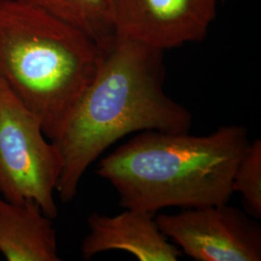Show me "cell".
Listing matches in <instances>:
<instances>
[{
  "instance_id": "obj_1",
  "label": "cell",
  "mask_w": 261,
  "mask_h": 261,
  "mask_svg": "<svg viewBox=\"0 0 261 261\" xmlns=\"http://www.w3.org/2000/svg\"><path fill=\"white\" fill-rule=\"evenodd\" d=\"M163 53L118 36L103 47L96 75L54 141L63 160L56 187L62 202L74 199L87 168L125 136L190 132L191 112L164 91Z\"/></svg>"
},
{
  "instance_id": "obj_2",
  "label": "cell",
  "mask_w": 261,
  "mask_h": 261,
  "mask_svg": "<svg viewBox=\"0 0 261 261\" xmlns=\"http://www.w3.org/2000/svg\"><path fill=\"white\" fill-rule=\"evenodd\" d=\"M248 132L225 125L206 136L143 130L102 159L97 174L119 196V206L156 214L228 203Z\"/></svg>"
},
{
  "instance_id": "obj_3",
  "label": "cell",
  "mask_w": 261,
  "mask_h": 261,
  "mask_svg": "<svg viewBox=\"0 0 261 261\" xmlns=\"http://www.w3.org/2000/svg\"><path fill=\"white\" fill-rule=\"evenodd\" d=\"M103 47L44 11L0 0V79L58 138L100 65Z\"/></svg>"
},
{
  "instance_id": "obj_4",
  "label": "cell",
  "mask_w": 261,
  "mask_h": 261,
  "mask_svg": "<svg viewBox=\"0 0 261 261\" xmlns=\"http://www.w3.org/2000/svg\"><path fill=\"white\" fill-rule=\"evenodd\" d=\"M62 168L57 145L0 79V196L13 202L33 200L55 220V193Z\"/></svg>"
},
{
  "instance_id": "obj_5",
  "label": "cell",
  "mask_w": 261,
  "mask_h": 261,
  "mask_svg": "<svg viewBox=\"0 0 261 261\" xmlns=\"http://www.w3.org/2000/svg\"><path fill=\"white\" fill-rule=\"evenodd\" d=\"M155 219L162 232L195 260H261L260 224L228 203Z\"/></svg>"
},
{
  "instance_id": "obj_6",
  "label": "cell",
  "mask_w": 261,
  "mask_h": 261,
  "mask_svg": "<svg viewBox=\"0 0 261 261\" xmlns=\"http://www.w3.org/2000/svg\"><path fill=\"white\" fill-rule=\"evenodd\" d=\"M220 0H112L115 36L160 50L203 40Z\"/></svg>"
},
{
  "instance_id": "obj_7",
  "label": "cell",
  "mask_w": 261,
  "mask_h": 261,
  "mask_svg": "<svg viewBox=\"0 0 261 261\" xmlns=\"http://www.w3.org/2000/svg\"><path fill=\"white\" fill-rule=\"evenodd\" d=\"M156 214L126 209L116 216L93 212L87 218L89 232L82 244V255L89 260L109 251L130 252L140 261H176L183 252L162 232Z\"/></svg>"
},
{
  "instance_id": "obj_8",
  "label": "cell",
  "mask_w": 261,
  "mask_h": 261,
  "mask_svg": "<svg viewBox=\"0 0 261 261\" xmlns=\"http://www.w3.org/2000/svg\"><path fill=\"white\" fill-rule=\"evenodd\" d=\"M0 252L7 261H59L54 220L33 200L0 196Z\"/></svg>"
},
{
  "instance_id": "obj_9",
  "label": "cell",
  "mask_w": 261,
  "mask_h": 261,
  "mask_svg": "<svg viewBox=\"0 0 261 261\" xmlns=\"http://www.w3.org/2000/svg\"><path fill=\"white\" fill-rule=\"evenodd\" d=\"M84 32L100 47L115 37L112 0H16Z\"/></svg>"
},
{
  "instance_id": "obj_10",
  "label": "cell",
  "mask_w": 261,
  "mask_h": 261,
  "mask_svg": "<svg viewBox=\"0 0 261 261\" xmlns=\"http://www.w3.org/2000/svg\"><path fill=\"white\" fill-rule=\"evenodd\" d=\"M232 192L240 194L248 215L253 219L261 218V140L250 141L237 164Z\"/></svg>"
}]
</instances>
